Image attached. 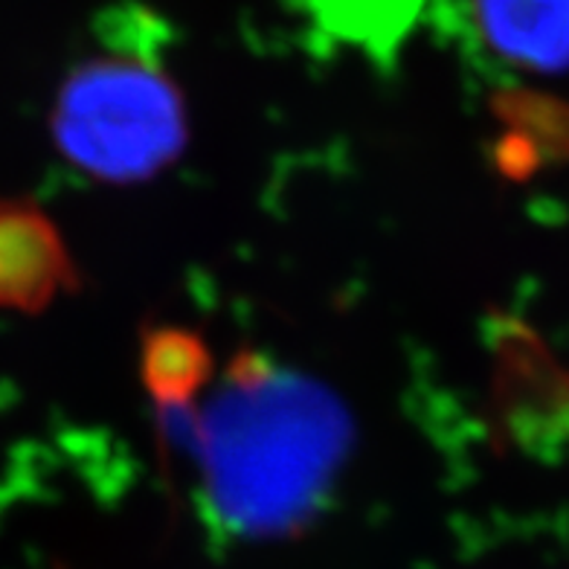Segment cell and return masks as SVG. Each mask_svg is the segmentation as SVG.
Returning a JSON list of instances; mask_svg holds the SVG:
<instances>
[{
  "mask_svg": "<svg viewBox=\"0 0 569 569\" xmlns=\"http://www.w3.org/2000/svg\"><path fill=\"white\" fill-rule=\"evenodd\" d=\"M352 442V412L331 387L262 352L236 355L183 445L203 523L218 540L297 538L329 509Z\"/></svg>",
  "mask_w": 569,
  "mask_h": 569,
  "instance_id": "obj_1",
  "label": "cell"
},
{
  "mask_svg": "<svg viewBox=\"0 0 569 569\" xmlns=\"http://www.w3.org/2000/svg\"><path fill=\"white\" fill-rule=\"evenodd\" d=\"M166 38L146 9L99 18V50L70 70L53 108V140L79 172L140 183L187 149V106L163 64Z\"/></svg>",
  "mask_w": 569,
  "mask_h": 569,
  "instance_id": "obj_2",
  "label": "cell"
},
{
  "mask_svg": "<svg viewBox=\"0 0 569 569\" xmlns=\"http://www.w3.org/2000/svg\"><path fill=\"white\" fill-rule=\"evenodd\" d=\"M79 288V270L47 212L32 201L0 198V308L44 311Z\"/></svg>",
  "mask_w": 569,
  "mask_h": 569,
  "instance_id": "obj_3",
  "label": "cell"
},
{
  "mask_svg": "<svg viewBox=\"0 0 569 569\" xmlns=\"http://www.w3.org/2000/svg\"><path fill=\"white\" fill-rule=\"evenodd\" d=\"M471 21L482 44L515 68H569V0H471Z\"/></svg>",
  "mask_w": 569,
  "mask_h": 569,
  "instance_id": "obj_4",
  "label": "cell"
},
{
  "mask_svg": "<svg viewBox=\"0 0 569 569\" xmlns=\"http://www.w3.org/2000/svg\"><path fill=\"white\" fill-rule=\"evenodd\" d=\"M210 346L201 335L180 326H154L142 335L140 372L158 410L196 405L198 392L212 381Z\"/></svg>",
  "mask_w": 569,
  "mask_h": 569,
  "instance_id": "obj_5",
  "label": "cell"
}]
</instances>
